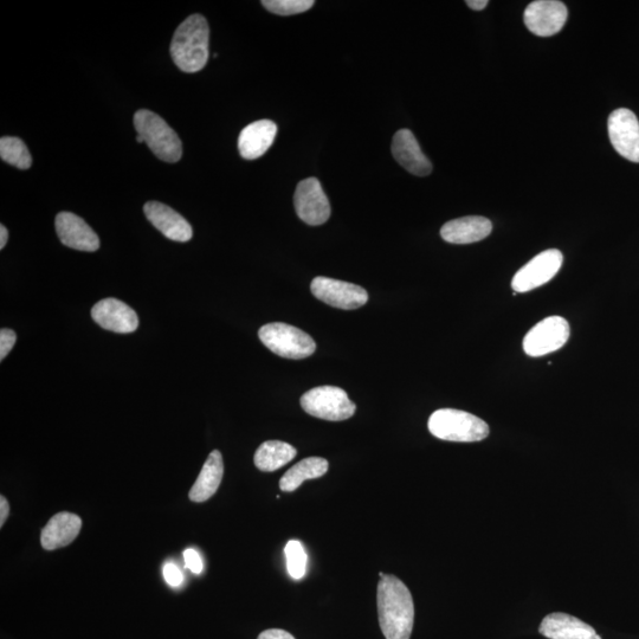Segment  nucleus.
I'll list each match as a JSON object with an SVG mask.
<instances>
[{
  "label": "nucleus",
  "instance_id": "obj_21",
  "mask_svg": "<svg viewBox=\"0 0 639 639\" xmlns=\"http://www.w3.org/2000/svg\"><path fill=\"white\" fill-rule=\"evenodd\" d=\"M224 475L222 454L213 450L204 463L197 481L190 490L189 497L193 502H205L216 494Z\"/></svg>",
  "mask_w": 639,
  "mask_h": 639
},
{
  "label": "nucleus",
  "instance_id": "obj_7",
  "mask_svg": "<svg viewBox=\"0 0 639 639\" xmlns=\"http://www.w3.org/2000/svg\"><path fill=\"white\" fill-rule=\"evenodd\" d=\"M570 338V325L561 316H550L535 325L524 339V351L529 357H544L560 350Z\"/></svg>",
  "mask_w": 639,
  "mask_h": 639
},
{
  "label": "nucleus",
  "instance_id": "obj_19",
  "mask_svg": "<svg viewBox=\"0 0 639 639\" xmlns=\"http://www.w3.org/2000/svg\"><path fill=\"white\" fill-rule=\"evenodd\" d=\"M493 231V224L486 217L469 216L454 219L443 225L441 236L451 244H470L484 240Z\"/></svg>",
  "mask_w": 639,
  "mask_h": 639
},
{
  "label": "nucleus",
  "instance_id": "obj_3",
  "mask_svg": "<svg viewBox=\"0 0 639 639\" xmlns=\"http://www.w3.org/2000/svg\"><path fill=\"white\" fill-rule=\"evenodd\" d=\"M428 428L432 435L449 442H480L489 435V426L481 418L455 409H441L432 413Z\"/></svg>",
  "mask_w": 639,
  "mask_h": 639
},
{
  "label": "nucleus",
  "instance_id": "obj_31",
  "mask_svg": "<svg viewBox=\"0 0 639 639\" xmlns=\"http://www.w3.org/2000/svg\"><path fill=\"white\" fill-rule=\"evenodd\" d=\"M10 514V506L5 496H0V527H3L5 521L8 520Z\"/></svg>",
  "mask_w": 639,
  "mask_h": 639
},
{
  "label": "nucleus",
  "instance_id": "obj_15",
  "mask_svg": "<svg viewBox=\"0 0 639 639\" xmlns=\"http://www.w3.org/2000/svg\"><path fill=\"white\" fill-rule=\"evenodd\" d=\"M392 154L413 176L426 177L432 172L430 160L425 157L415 135L409 129H400L393 137Z\"/></svg>",
  "mask_w": 639,
  "mask_h": 639
},
{
  "label": "nucleus",
  "instance_id": "obj_18",
  "mask_svg": "<svg viewBox=\"0 0 639 639\" xmlns=\"http://www.w3.org/2000/svg\"><path fill=\"white\" fill-rule=\"evenodd\" d=\"M82 520L79 515L62 512L51 518L43 528L41 544L44 550L55 551L71 544L81 532Z\"/></svg>",
  "mask_w": 639,
  "mask_h": 639
},
{
  "label": "nucleus",
  "instance_id": "obj_2",
  "mask_svg": "<svg viewBox=\"0 0 639 639\" xmlns=\"http://www.w3.org/2000/svg\"><path fill=\"white\" fill-rule=\"evenodd\" d=\"M210 29L202 15H192L179 25L171 43L176 66L185 73H198L209 60Z\"/></svg>",
  "mask_w": 639,
  "mask_h": 639
},
{
  "label": "nucleus",
  "instance_id": "obj_30",
  "mask_svg": "<svg viewBox=\"0 0 639 639\" xmlns=\"http://www.w3.org/2000/svg\"><path fill=\"white\" fill-rule=\"evenodd\" d=\"M257 639H295V637L281 629H270L263 631Z\"/></svg>",
  "mask_w": 639,
  "mask_h": 639
},
{
  "label": "nucleus",
  "instance_id": "obj_22",
  "mask_svg": "<svg viewBox=\"0 0 639 639\" xmlns=\"http://www.w3.org/2000/svg\"><path fill=\"white\" fill-rule=\"evenodd\" d=\"M329 468V463L325 458L309 457L293 468H290L280 480V488L282 492L292 493L298 489L306 480L319 479L324 476Z\"/></svg>",
  "mask_w": 639,
  "mask_h": 639
},
{
  "label": "nucleus",
  "instance_id": "obj_10",
  "mask_svg": "<svg viewBox=\"0 0 639 639\" xmlns=\"http://www.w3.org/2000/svg\"><path fill=\"white\" fill-rule=\"evenodd\" d=\"M294 204L301 221L312 227L325 224L331 217V204L316 178H308L299 183Z\"/></svg>",
  "mask_w": 639,
  "mask_h": 639
},
{
  "label": "nucleus",
  "instance_id": "obj_23",
  "mask_svg": "<svg viewBox=\"0 0 639 639\" xmlns=\"http://www.w3.org/2000/svg\"><path fill=\"white\" fill-rule=\"evenodd\" d=\"M296 454H298V451L293 445L280 441H268L257 449L254 462L255 466L261 471L273 473V471L293 461Z\"/></svg>",
  "mask_w": 639,
  "mask_h": 639
},
{
  "label": "nucleus",
  "instance_id": "obj_27",
  "mask_svg": "<svg viewBox=\"0 0 639 639\" xmlns=\"http://www.w3.org/2000/svg\"><path fill=\"white\" fill-rule=\"evenodd\" d=\"M16 341L17 335L14 331H11V329L3 328L2 331H0V360L3 361L8 357Z\"/></svg>",
  "mask_w": 639,
  "mask_h": 639
},
{
  "label": "nucleus",
  "instance_id": "obj_20",
  "mask_svg": "<svg viewBox=\"0 0 639 639\" xmlns=\"http://www.w3.org/2000/svg\"><path fill=\"white\" fill-rule=\"evenodd\" d=\"M277 134L275 122L260 120L245 127L238 139V150L244 159H258L267 153Z\"/></svg>",
  "mask_w": 639,
  "mask_h": 639
},
{
  "label": "nucleus",
  "instance_id": "obj_8",
  "mask_svg": "<svg viewBox=\"0 0 639 639\" xmlns=\"http://www.w3.org/2000/svg\"><path fill=\"white\" fill-rule=\"evenodd\" d=\"M563 261V254L557 249L542 251L515 274L512 281L514 292L527 293L544 286L559 273Z\"/></svg>",
  "mask_w": 639,
  "mask_h": 639
},
{
  "label": "nucleus",
  "instance_id": "obj_26",
  "mask_svg": "<svg viewBox=\"0 0 639 639\" xmlns=\"http://www.w3.org/2000/svg\"><path fill=\"white\" fill-rule=\"evenodd\" d=\"M313 0H263L262 5L268 11L279 16L302 14L313 8Z\"/></svg>",
  "mask_w": 639,
  "mask_h": 639
},
{
  "label": "nucleus",
  "instance_id": "obj_25",
  "mask_svg": "<svg viewBox=\"0 0 639 639\" xmlns=\"http://www.w3.org/2000/svg\"><path fill=\"white\" fill-rule=\"evenodd\" d=\"M287 568L290 577L300 580L306 576L307 572V553L303 545L298 540H290L286 546Z\"/></svg>",
  "mask_w": 639,
  "mask_h": 639
},
{
  "label": "nucleus",
  "instance_id": "obj_16",
  "mask_svg": "<svg viewBox=\"0 0 639 639\" xmlns=\"http://www.w3.org/2000/svg\"><path fill=\"white\" fill-rule=\"evenodd\" d=\"M144 211L148 221L169 240L182 243L191 240L193 236L191 225L170 206L159 202H148Z\"/></svg>",
  "mask_w": 639,
  "mask_h": 639
},
{
  "label": "nucleus",
  "instance_id": "obj_29",
  "mask_svg": "<svg viewBox=\"0 0 639 639\" xmlns=\"http://www.w3.org/2000/svg\"><path fill=\"white\" fill-rule=\"evenodd\" d=\"M184 560L186 567L195 574H200L203 572V560L200 558L199 553L193 548H189L184 552Z\"/></svg>",
  "mask_w": 639,
  "mask_h": 639
},
{
  "label": "nucleus",
  "instance_id": "obj_9",
  "mask_svg": "<svg viewBox=\"0 0 639 639\" xmlns=\"http://www.w3.org/2000/svg\"><path fill=\"white\" fill-rule=\"evenodd\" d=\"M311 290L316 299L345 311L363 307L369 301V294L363 287L329 277H315Z\"/></svg>",
  "mask_w": 639,
  "mask_h": 639
},
{
  "label": "nucleus",
  "instance_id": "obj_6",
  "mask_svg": "<svg viewBox=\"0 0 639 639\" xmlns=\"http://www.w3.org/2000/svg\"><path fill=\"white\" fill-rule=\"evenodd\" d=\"M301 406L308 415L331 422L346 421L357 410L346 391L337 386L315 387L302 396Z\"/></svg>",
  "mask_w": 639,
  "mask_h": 639
},
{
  "label": "nucleus",
  "instance_id": "obj_5",
  "mask_svg": "<svg viewBox=\"0 0 639 639\" xmlns=\"http://www.w3.org/2000/svg\"><path fill=\"white\" fill-rule=\"evenodd\" d=\"M258 337L271 352L286 359H305L311 357L316 350L311 335L282 322L263 326Z\"/></svg>",
  "mask_w": 639,
  "mask_h": 639
},
{
  "label": "nucleus",
  "instance_id": "obj_24",
  "mask_svg": "<svg viewBox=\"0 0 639 639\" xmlns=\"http://www.w3.org/2000/svg\"><path fill=\"white\" fill-rule=\"evenodd\" d=\"M0 157L19 170H28L32 165L31 154L21 139L5 137L0 140Z\"/></svg>",
  "mask_w": 639,
  "mask_h": 639
},
{
  "label": "nucleus",
  "instance_id": "obj_11",
  "mask_svg": "<svg viewBox=\"0 0 639 639\" xmlns=\"http://www.w3.org/2000/svg\"><path fill=\"white\" fill-rule=\"evenodd\" d=\"M609 137L615 150L632 163H639V121L630 109L619 108L608 121Z\"/></svg>",
  "mask_w": 639,
  "mask_h": 639
},
{
  "label": "nucleus",
  "instance_id": "obj_28",
  "mask_svg": "<svg viewBox=\"0 0 639 639\" xmlns=\"http://www.w3.org/2000/svg\"><path fill=\"white\" fill-rule=\"evenodd\" d=\"M164 578L166 583L171 587H179L184 582L182 571L179 570L177 565L167 563L164 567Z\"/></svg>",
  "mask_w": 639,
  "mask_h": 639
},
{
  "label": "nucleus",
  "instance_id": "obj_17",
  "mask_svg": "<svg viewBox=\"0 0 639 639\" xmlns=\"http://www.w3.org/2000/svg\"><path fill=\"white\" fill-rule=\"evenodd\" d=\"M539 631L548 639H602L591 625L561 612L546 616Z\"/></svg>",
  "mask_w": 639,
  "mask_h": 639
},
{
  "label": "nucleus",
  "instance_id": "obj_12",
  "mask_svg": "<svg viewBox=\"0 0 639 639\" xmlns=\"http://www.w3.org/2000/svg\"><path fill=\"white\" fill-rule=\"evenodd\" d=\"M568 11L558 0H537L527 6L524 15L526 27L532 34L550 37L564 28Z\"/></svg>",
  "mask_w": 639,
  "mask_h": 639
},
{
  "label": "nucleus",
  "instance_id": "obj_4",
  "mask_svg": "<svg viewBox=\"0 0 639 639\" xmlns=\"http://www.w3.org/2000/svg\"><path fill=\"white\" fill-rule=\"evenodd\" d=\"M134 126L160 160L166 163H177L182 158V141L159 115L147 109H141L134 115Z\"/></svg>",
  "mask_w": 639,
  "mask_h": 639
},
{
  "label": "nucleus",
  "instance_id": "obj_32",
  "mask_svg": "<svg viewBox=\"0 0 639 639\" xmlns=\"http://www.w3.org/2000/svg\"><path fill=\"white\" fill-rule=\"evenodd\" d=\"M466 4L471 10L482 11L487 8L488 0H468Z\"/></svg>",
  "mask_w": 639,
  "mask_h": 639
},
{
  "label": "nucleus",
  "instance_id": "obj_13",
  "mask_svg": "<svg viewBox=\"0 0 639 639\" xmlns=\"http://www.w3.org/2000/svg\"><path fill=\"white\" fill-rule=\"evenodd\" d=\"M56 232L62 244L71 249L93 253L100 248V240L95 231L79 216L71 212H61L56 216Z\"/></svg>",
  "mask_w": 639,
  "mask_h": 639
},
{
  "label": "nucleus",
  "instance_id": "obj_34",
  "mask_svg": "<svg viewBox=\"0 0 639 639\" xmlns=\"http://www.w3.org/2000/svg\"><path fill=\"white\" fill-rule=\"evenodd\" d=\"M137 141L140 142V144H142V142H145L144 138L141 137V135L138 134L137 137Z\"/></svg>",
  "mask_w": 639,
  "mask_h": 639
},
{
  "label": "nucleus",
  "instance_id": "obj_1",
  "mask_svg": "<svg viewBox=\"0 0 639 639\" xmlns=\"http://www.w3.org/2000/svg\"><path fill=\"white\" fill-rule=\"evenodd\" d=\"M377 604L380 628L386 639H410L415 604L408 586L389 574L379 573Z\"/></svg>",
  "mask_w": 639,
  "mask_h": 639
},
{
  "label": "nucleus",
  "instance_id": "obj_33",
  "mask_svg": "<svg viewBox=\"0 0 639 639\" xmlns=\"http://www.w3.org/2000/svg\"><path fill=\"white\" fill-rule=\"evenodd\" d=\"M9 240V232L8 229L4 227V225H0V249H4L6 243Z\"/></svg>",
  "mask_w": 639,
  "mask_h": 639
},
{
  "label": "nucleus",
  "instance_id": "obj_14",
  "mask_svg": "<svg viewBox=\"0 0 639 639\" xmlns=\"http://www.w3.org/2000/svg\"><path fill=\"white\" fill-rule=\"evenodd\" d=\"M92 316L96 324L115 333H132L139 327L137 313L126 303L116 299H105L96 303L92 309Z\"/></svg>",
  "mask_w": 639,
  "mask_h": 639
}]
</instances>
